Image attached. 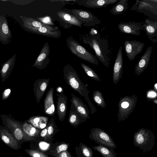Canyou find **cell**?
Listing matches in <instances>:
<instances>
[{"label":"cell","mask_w":157,"mask_h":157,"mask_svg":"<svg viewBox=\"0 0 157 157\" xmlns=\"http://www.w3.org/2000/svg\"><path fill=\"white\" fill-rule=\"evenodd\" d=\"M12 39L11 33L6 17L4 15L0 14V42L3 44H7Z\"/></svg>","instance_id":"4fadbf2b"},{"label":"cell","mask_w":157,"mask_h":157,"mask_svg":"<svg viewBox=\"0 0 157 157\" xmlns=\"http://www.w3.org/2000/svg\"><path fill=\"white\" fill-rule=\"evenodd\" d=\"M21 26L28 32L48 37L58 38L61 35V31L59 29H52L46 27L37 28L23 23Z\"/></svg>","instance_id":"30bf717a"},{"label":"cell","mask_w":157,"mask_h":157,"mask_svg":"<svg viewBox=\"0 0 157 157\" xmlns=\"http://www.w3.org/2000/svg\"><path fill=\"white\" fill-rule=\"evenodd\" d=\"M41 132L40 135L42 137H45L47 134V126Z\"/></svg>","instance_id":"ab89813d"},{"label":"cell","mask_w":157,"mask_h":157,"mask_svg":"<svg viewBox=\"0 0 157 157\" xmlns=\"http://www.w3.org/2000/svg\"><path fill=\"white\" fill-rule=\"evenodd\" d=\"M39 146L40 149L42 150H46L48 149L49 146V144L45 142H40L39 144Z\"/></svg>","instance_id":"f35d334b"},{"label":"cell","mask_w":157,"mask_h":157,"mask_svg":"<svg viewBox=\"0 0 157 157\" xmlns=\"http://www.w3.org/2000/svg\"><path fill=\"white\" fill-rule=\"evenodd\" d=\"M48 118L42 116H35L30 117L26 121L36 128L42 129L48 123Z\"/></svg>","instance_id":"484cf974"},{"label":"cell","mask_w":157,"mask_h":157,"mask_svg":"<svg viewBox=\"0 0 157 157\" xmlns=\"http://www.w3.org/2000/svg\"><path fill=\"white\" fill-rule=\"evenodd\" d=\"M56 14L61 21L63 23V24L67 25V27H71L72 26H76L82 27V23L81 21L72 14L62 11L57 12Z\"/></svg>","instance_id":"ac0fdd59"},{"label":"cell","mask_w":157,"mask_h":157,"mask_svg":"<svg viewBox=\"0 0 157 157\" xmlns=\"http://www.w3.org/2000/svg\"><path fill=\"white\" fill-rule=\"evenodd\" d=\"M65 11L73 15L85 26L94 27L99 24L101 22L92 12L86 10L73 9H66Z\"/></svg>","instance_id":"8992f818"},{"label":"cell","mask_w":157,"mask_h":157,"mask_svg":"<svg viewBox=\"0 0 157 157\" xmlns=\"http://www.w3.org/2000/svg\"><path fill=\"white\" fill-rule=\"evenodd\" d=\"M143 30L148 38L153 43L157 41V22L147 18L143 22Z\"/></svg>","instance_id":"2e32d148"},{"label":"cell","mask_w":157,"mask_h":157,"mask_svg":"<svg viewBox=\"0 0 157 157\" xmlns=\"http://www.w3.org/2000/svg\"><path fill=\"white\" fill-rule=\"evenodd\" d=\"M16 58V54H15L2 64L0 74L2 82H4L10 75L14 65Z\"/></svg>","instance_id":"cb8c5ba5"},{"label":"cell","mask_w":157,"mask_h":157,"mask_svg":"<svg viewBox=\"0 0 157 157\" xmlns=\"http://www.w3.org/2000/svg\"><path fill=\"white\" fill-rule=\"evenodd\" d=\"M81 65L85 72L91 79L96 81H101L98 75L91 68L82 63Z\"/></svg>","instance_id":"1f68e13d"},{"label":"cell","mask_w":157,"mask_h":157,"mask_svg":"<svg viewBox=\"0 0 157 157\" xmlns=\"http://www.w3.org/2000/svg\"><path fill=\"white\" fill-rule=\"evenodd\" d=\"M123 73V58L122 48L120 46L119 48L115 60L113 71V83L117 84L122 77Z\"/></svg>","instance_id":"5bb4252c"},{"label":"cell","mask_w":157,"mask_h":157,"mask_svg":"<svg viewBox=\"0 0 157 157\" xmlns=\"http://www.w3.org/2000/svg\"><path fill=\"white\" fill-rule=\"evenodd\" d=\"M25 151L32 157H48L43 153L36 150L25 149Z\"/></svg>","instance_id":"d6a6232c"},{"label":"cell","mask_w":157,"mask_h":157,"mask_svg":"<svg viewBox=\"0 0 157 157\" xmlns=\"http://www.w3.org/2000/svg\"><path fill=\"white\" fill-rule=\"evenodd\" d=\"M20 157H24V156H20Z\"/></svg>","instance_id":"ee69618b"},{"label":"cell","mask_w":157,"mask_h":157,"mask_svg":"<svg viewBox=\"0 0 157 157\" xmlns=\"http://www.w3.org/2000/svg\"><path fill=\"white\" fill-rule=\"evenodd\" d=\"M22 128L25 142L34 140L39 132L38 129L26 121L22 122Z\"/></svg>","instance_id":"d4e9b609"},{"label":"cell","mask_w":157,"mask_h":157,"mask_svg":"<svg viewBox=\"0 0 157 157\" xmlns=\"http://www.w3.org/2000/svg\"><path fill=\"white\" fill-rule=\"evenodd\" d=\"M50 49L48 42L46 43L33 66V67L43 70L44 69L50 62L49 55Z\"/></svg>","instance_id":"7c38bea8"},{"label":"cell","mask_w":157,"mask_h":157,"mask_svg":"<svg viewBox=\"0 0 157 157\" xmlns=\"http://www.w3.org/2000/svg\"><path fill=\"white\" fill-rule=\"evenodd\" d=\"M57 157H72L70 153L65 150L58 154Z\"/></svg>","instance_id":"74e56055"},{"label":"cell","mask_w":157,"mask_h":157,"mask_svg":"<svg viewBox=\"0 0 157 157\" xmlns=\"http://www.w3.org/2000/svg\"><path fill=\"white\" fill-rule=\"evenodd\" d=\"M154 94H155V93L153 92H151L149 93L148 95H149V96H150L151 97H154L155 96Z\"/></svg>","instance_id":"b9f144b4"},{"label":"cell","mask_w":157,"mask_h":157,"mask_svg":"<svg viewBox=\"0 0 157 157\" xmlns=\"http://www.w3.org/2000/svg\"><path fill=\"white\" fill-rule=\"evenodd\" d=\"M0 117L3 126L21 145L25 142L22 128V122L13 118L10 115L2 114Z\"/></svg>","instance_id":"277c9868"},{"label":"cell","mask_w":157,"mask_h":157,"mask_svg":"<svg viewBox=\"0 0 157 157\" xmlns=\"http://www.w3.org/2000/svg\"><path fill=\"white\" fill-rule=\"evenodd\" d=\"M155 138L151 130L141 128L133 135V144L145 153L152 149L155 145Z\"/></svg>","instance_id":"3957f363"},{"label":"cell","mask_w":157,"mask_h":157,"mask_svg":"<svg viewBox=\"0 0 157 157\" xmlns=\"http://www.w3.org/2000/svg\"><path fill=\"white\" fill-rule=\"evenodd\" d=\"M0 138L7 146L15 150L21 148V146L3 125H0Z\"/></svg>","instance_id":"9a60e30c"},{"label":"cell","mask_w":157,"mask_h":157,"mask_svg":"<svg viewBox=\"0 0 157 157\" xmlns=\"http://www.w3.org/2000/svg\"><path fill=\"white\" fill-rule=\"evenodd\" d=\"M50 78L39 79L35 81L33 90L37 103L41 100L48 86Z\"/></svg>","instance_id":"e0dca14e"},{"label":"cell","mask_w":157,"mask_h":157,"mask_svg":"<svg viewBox=\"0 0 157 157\" xmlns=\"http://www.w3.org/2000/svg\"><path fill=\"white\" fill-rule=\"evenodd\" d=\"M37 19L38 20L43 24L52 26L54 25L51 17L49 16L37 17Z\"/></svg>","instance_id":"e575fe53"},{"label":"cell","mask_w":157,"mask_h":157,"mask_svg":"<svg viewBox=\"0 0 157 157\" xmlns=\"http://www.w3.org/2000/svg\"><path fill=\"white\" fill-rule=\"evenodd\" d=\"M54 87L50 88L47 92L44 100V112L48 116H53L55 114L53 93Z\"/></svg>","instance_id":"603a6c76"},{"label":"cell","mask_w":157,"mask_h":157,"mask_svg":"<svg viewBox=\"0 0 157 157\" xmlns=\"http://www.w3.org/2000/svg\"><path fill=\"white\" fill-rule=\"evenodd\" d=\"M67 96L63 92H61L58 95L56 113L58 119L61 121H63L66 117L67 108Z\"/></svg>","instance_id":"7402d4cb"},{"label":"cell","mask_w":157,"mask_h":157,"mask_svg":"<svg viewBox=\"0 0 157 157\" xmlns=\"http://www.w3.org/2000/svg\"><path fill=\"white\" fill-rule=\"evenodd\" d=\"M93 100L98 106L102 108L106 107V103L101 93L99 90H94L93 93Z\"/></svg>","instance_id":"4dcf8cb0"},{"label":"cell","mask_w":157,"mask_h":157,"mask_svg":"<svg viewBox=\"0 0 157 157\" xmlns=\"http://www.w3.org/2000/svg\"><path fill=\"white\" fill-rule=\"evenodd\" d=\"M20 17L22 21V23L37 28L46 27L52 29H59L57 27L43 24L37 19L33 18L25 17L22 16H21Z\"/></svg>","instance_id":"83f0119b"},{"label":"cell","mask_w":157,"mask_h":157,"mask_svg":"<svg viewBox=\"0 0 157 157\" xmlns=\"http://www.w3.org/2000/svg\"><path fill=\"white\" fill-rule=\"evenodd\" d=\"M11 93L10 89H6L2 93V100H6L9 97Z\"/></svg>","instance_id":"d590c367"},{"label":"cell","mask_w":157,"mask_h":157,"mask_svg":"<svg viewBox=\"0 0 157 157\" xmlns=\"http://www.w3.org/2000/svg\"><path fill=\"white\" fill-rule=\"evenodd\" d=\"M66 43L70 51L77 57L92 64H99V61L96 56L88 52L72 36L67 38Z\"/></svg>","instance_id":"5b68a950"},{"label":"cell","mask_w":157,"mask_h":157,"mask_svg":"<svg viewBox=\"0 0 157 157\" xmlns=\"http://www.w3.org/2000/svg\"><path fill=\"white\" fill-rule=\"evenodd\" d=\"M119 0H80L77 3L78 5L92 8L106 7L108 6L113 4Z\"/></svg>","instance_id":"44dd1931"},{"label":"cell","mask_w":157,"mask_h":157,"mask_svg":"<svg viewBox=\"0 0 157 157\" xmlns=\"http://www.w3.org/2000/svg\"><path fill=\"white\" fill-rule=\"evenodd\" d=\"M137 12L143 13L153 19H156L157 0H137Z\"/></svg>","instance_id":"ba28073f"},{"label":"cell","mask_w":157,"mask_h":157,"mask_svg":"<svg viewBox=\"0 0 157 157\" xmlns=\"http://www.w3.org/2000/svg\"><path fill=\"white\" fill-rule=\"evenodd\" d=\"M145 44L136 40H126L124 44V51L128 59L133 60L142 51Z\"/></svg>","instance_id":"9c48e42d"},{"label":"cell","mask_w":157,"mask_h":157,"mask_svg":"<svg viewBox=\"0 0 157 157\" xmlns=\"http://www.w3.org/2000/svg\"><path fill=\"white\" fill-rule=\"evenodd\" d=\"M153 47L149 46L140 59L135 67V73L137 75H140L147 67L149 63Z\"/></svg>","instance_id":"d6986e66"},{"label":"cell","mask_w":157,"mask_h":157,"mask_svg":"<svg viewBox=\"0 0 157 157\" xmlns=\"http://www.w3.org/2000/svg\"><path fill=\"white\" fill-rule=\"evenodd\" d=\"M154 88L156 92L157 91V84L156 83L154 86Z\"/></svg>","instance_id":"7bdbcfd3"},{"label":"cell","mask_w":157,"mask_h":157,"mask_svg":"<svg viewBox=\"0 0 157 157\" xmlns=\"http://www.w3.org/2000/svg\"><path fill=\"white\" fill-rule=\"evenodd\" d=\"M63 71L66 83L85 98L90 106L91 114H94L97 110L89 98L88 94L90 91L80 79L75 69L71 65L67 64L64 67Z\"/></svg>","instance_id":"7a4b0ae2"},{"label":"cell","mask_w":157,"mask_h":157,"mask_svg":"<svg viewBox=\"0 0 157 157\" xmlns=\"http://www.w3.org/2000/svg\"><path fill=\"white\" fill-rule=\"evenodd\" d=\"M142 24L143 22H124L120 23L117 26L119 30L122 33L138 36L143 29Z\"/></svg>","instance_id":"8fae6325"},{"label":"cell","mask_w":157,"mask_h":157,"mask_svg":"<svg viewBox=\"0 0 157 157\" xmlns=\"http://www.w3.org/2000/svg\"><path fill=\"white\" fill-rule=\"evenodd\" d=\"M81 149L83 155L85 157H93V152L90 147L83 145L81 146Z\"/></svg>","instance_id":"836d02e7"},{"label":"cell","mask_w":157,"mask_h":157,"mask_svg":"<svg viewBox=\"0 0 157 157\" xmlns=\"http://www.w3.org/2000/svg\"><path fill=\"white\" fill-rule=\"evenodd\" d=\"M129 0H119L109 10V12L114 15L122 14L128 8Z\"/></svg>","instance_id":"f1b7e54d"},{"label":"cell","mask_w":157,"mask_h":157,"mask_svg":"<svg viewBox=\"0 0 157 157\" xmlns=\"http://www.w3.org/2000/svg\"><path fill=\"white\" fill-rule=\"evenodd\" d=\"M90 138L99 145L114 149L117 148V146L111 137L99 128H94L91 129Z\"/></svg>","instance_id":"52a82bcc"},{"label":"cell","mask_w":157,"mask_h":157,"mask_svg":"<svg viewBox=\"0 0 157 157\" xmlns=\"http://www.w3.org/2000/svg\"><path fill=\"white\" fill-rule=\"evenodd\" d=\"M80 39L83 43L89 45L93 49L97 59L106 67L109 66L113 51L108 40L99 33H91L81 36Z\"/></svg>","instance_id":"6da1fadb"},{"label":"cell","mask_w":157,"mask_h":157,"mask_svg":"<svg viewBox=\"0 0 157 157\" xmlns=\"http://www.w3.org/2000/svg\"><path fill=\"white\" fill-rule=\"evenodd\" d=\"M68 121L72 125L74 126H76L81 122L85 121L72 103L69 111Z\"/></svg>","instance_id":"4316f807"},{"label":"cell","mask_w":157,"mask_h":157,"mask_svg":"<svg viewBox=\"0 0 157 157\" xmlns=\"http://www.w3.org/2000/svg\"><path fill=\"white\" fill-rule=\"evenodd\" d=\"M137 0H136V2L135 4L130 9L131 10H136L137 8Z\"/></svg>","instance_id":"60d3db41"},{"label":"cell","mask_w":157,"mask_h":157,"mask_svg":"<svg viewBox=\"0 0 157 157\" xmlns=\"http://www.w3.org/2000/svg\"><path fill=\"white\" fill-rule=\"evenodd\" d=\"M93 148L99 152L102 157H117L116 153L112 148L99 145L94 146Z\"/></svg>","instance_id":"f546056e"},{"label":"cell","mask_w":157,"mask_h":157,"mask_svg":"<svg viewBox=\"0 0 157 157\" xmlns=\"http://www.w3.org/2000/svg\"><path fill=\"white\" fill-rule=\"evenodd\" d=\"M72 103L75 107L77 111L85 121L89 118L90 111L86 105L82 100L73 93L71 94Z\"/></svg>","instance_id":"ffe728a7"},{"label":"cell","mask_w":157,"mask_h":157,"mask_svg":"<svg viewBox=\"0 0 157 157\" xmlns=\"http://www.w3.org/2000/svg\"><path fill=\"white\" fill-rule=\"evenodd\" d=\"M67 148L68 145L65 144H62L59 146L56 149L57 154H58L62 151L66 150Z\"/></svg>","instance_id":"8d00e7d4"}]
</instances>
